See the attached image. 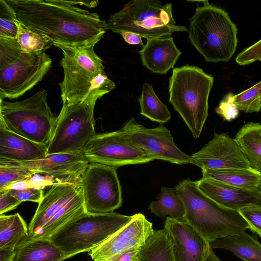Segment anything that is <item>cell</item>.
<instances>
[{"label": "cell", "instance_id": "ba28073f", "mask_svg": "<svg viewBox=\"0 0 261 261\" xmlns=\"http://www.w3.org/2000/svg\"><path fill=\"white\" fill-rule=\"evenodd\" d=\"M172 7L171 3L162 5L159 0H132L110 16L108 28L114 33H132L146 39L188 31L186 27L176 25Z\"/></svg>", "mask_w": 261, "mask_h": 261}, {"label": "cell", "instance_id": "7c38bea8", "mask_svg": "<svg viewBox=\"0 0 261 261\" xmlns=\"http://www.w3.org/2000/svg\"><path fill=\"white\" fill-rule=\"evenodd\" d=\"M118 167L89 163L81 176L86 212L100 214L119 208L122 190L117 173Z\"/></svg>", "mask_w": 261, "mask_h": 261}, {"label": "cell", "instance_id": "f35d334b", "mask_svg": "<svg viewBox=\"0 0 261 261\" xmlns=\"http://www.w3.org/2000/svg\"><path fill=\"white\" fill-rule=\"evenodd\" d=\"M30 188H37L42 189L46 186L52 185L55 180L49 176H43L38 173H35L30 178L27 179Z\"/></svg>", "mask_w": 261, "mask_h": 261}, {"label": "cell", "instance_id": "cb8c5ba5", "mask_svg": "<svg viewBox=\"0 0 261 261\" xmlns=\"http://www.w3.org/2000/svg\"><path fill=\"white\" fill-rule=\"evenodd\" d=\"M235 140L250 167L261 174V124L246 123L237 133Z\"/></svg>", "mask_w": 261, "mask_h": 261}, {"label": "cell", "instance_id": "83f0119b", "mask_svg": "<svg viewBox=\"0 0 261 261\" xmlns=\"http://www.w3.org/2000/svg\"><path fill=\"white\" fill-rule=\"evenodd\" d=\"M149 208L151 213L162 218L169 215L172 218L181 219L186 214L184 202L175 188L165 187L161 189L157 200L152 201Z\"/></svg>", "mask_w": 261, "mask_h": 261}, {"label": "cell", "instance_id": "3957f363", "mask_svg": "<svg viewBox=\"0 0 261 261\" xmlns=\"http://www.w3.org/2000/svg\"><path fill=\"white\" fill-rule=\"evenodd\" d=\"M60 48V62L64 71L59 83L62 102L74 103L83 100L93 90L107 94L115 88V83L104 71L103 61L94 51L95 44L75 47L54 44Z\"/></svg>", "mask_w": 261, "mask_h": 261}, {"label": "cell", "instance_id": "e0dca14e", "mask_svg": "<svg viewBox=\"0 0 261 261\" xmlns=\"http://www.w3.org/2000/svg\"><path fill=\"white\" fill-rule=\"evenodd\" d=\"M0 163L24 167L35 173L47 175L57 181L81 179L89 162L81 152L54 153L30 162Z\"/></svg>", "mask_w": 261, "mask_h": 261}, {"label": "cell", "instance_id": "7bdbcfd3", "mask_svg": "<svg viewBox=\"0 0 261 261\" xmlns=\"http://www.w3.org/2000/svg\"><path fill=\"white\" fill-rule=\"evenodd\" d=\"M15 249L11 247L0 248V261H13Z\"/></svg>", "mask_w": 261, "mask_h": 261}, {"label": "cell", "instance_id": "4316f807", "mask_svg": "<svg viewBox=\"0 0 261 261\" xmlns=\"http://www.w3.org/2000/svg\"><path fill=\"white\" fill-rule=\"evenodd\" d=\"M28 233L27 224L19 213L0 215V248H16Z\"/></svg>", "mask_w": 261, "mask_h": 261}, {"label": "cell", "instance_id": "44dd1931", "mask_svg": "<svg viewBox=\"0 0 261 261\" xmlns=\"http://www.w3.org/2000/svg\"><path fill=\"white\" fill-rule=\"evenodd\" d=\"M139 54L145 67L153 73L163 74L173 68L181 52L170 36L147 39Z\"/></svg>", "mask_w": 261, "mask_h": 261}, {"label": "cell", "instance_id": "f1b7e54d", "mask_svg": "<svg viewBox=\"0 0 261 261\" xmlns=\"http://www.w3.org/2000/svg\"><path fill=\"white\" fill-rule=\"evenodd\" d=\"M138 100L140 114L150 120L163 124L171 119V114L166 105L159 99L150 84H143L141 95Z\"/></svg>", "mask_w": 261, "mask_h": 261}, {"label": "cell", "instance_id": "603a6c76", "mask_svg": "<svg viewBox=\"0 0 261 261\" xmlns=\"http://www.w3.org/2000/svg\"><path fill=\"white\" fill-rule=\"evenodd\" d=\"M63 251L50 239H25L15 249L13 261H63Z\"/></svg>", "mask_w": 261, "mask_h": 261}, {"label": "cell", "instance_id": "9a60e30c", "mask_svg": "<svg viewBox=\"0 0 261 261\" xmlns=\"http://www.w3.org/2000/svg\"><path fill=\"white\" fill-rule=\"evenodd\" d=\"M191 157V164L202 170L251 169L235 139L226 133H215L213 138Z\"/></svg>", "mask_w": 261, "mask_h": 261}, {"label": "cell", "instance_id": "6da1fadb", "mask_svg": "<svg viewBox=\"0 0 261 261\" xmlns=\"http://www.w3.org/2000/svg\"><path fill=\"white\" fill-rule=\"evenodd\" d=\"M19 21L50 37L54 44L83 47L96 44L108 28L97 13L53 0H6Z\"/></svg>", "mask_w": 261, "mask_h": 261}, {"label": "cell", "instance_id": "ac0fdd59", "mask_svg": "<svg viewBox=\"0 0 261 261\" xmlns=\"http://www.w3.org/2000/svg\"><path fill=\"white\" fill-rule=\"evenodd\" d=\"M195 181L202 193L226 208L239 211L247 206L261 205V190L258 187H239L204 177Z\"/></svg>", "mask_w": 261, "mask_h": 261}, {"label": "cell", "instance_id": "484cf974", "mask_svg": "<svg viewBox=\"0 0 261 261\" xmlns=\"http://www.w3.org/2000/svg\"><path fill=\"white\" fill-rule=\"evenodd\" d=\"M202 177L243 188L258 187L260 177V174L252 168L202 170Z\"/></svg>", "mask_w": 261, "mask_h": 261}, {"label": "cell", "instance_id": "8d00e7d4", "mask_svg": "<svg viewBox=\"0 0 261 261\" xmlns=\"http://www.w3.org/2000/svg\"><path fill=\"white\" fill-rule=\"evenodd\" d=\"M9 191L13 196L22 202L31 201L39 203L44 196L43 190L37 188H27L20 190L10 189Z\"/></svg>", "mask_w": 261, "mask_h": 261}, {"label": "cell", "instance_id": "d4e9b609", "mask_svg": "<svg viewBox=\"0 0 261 261\" xmlns=\"http://www.w3.org/2000/svg\"><path fill=\"white\" fill-rule=\"evenodd\" d=\"M137 261H176L172 242L166 230H154L140 248Z\"/></svg>", "mask_w": 261, "mask_h": 261}, {"label": "cell", "instance_id": "ab89813d", "mask_svg": "<svg viewBox=\"0 0 261 261\" xmlns=\"http://www.w3.org/2000/svg\"><path fill=\"white\" fill-rule=\"evenodd\" d=\"M140 248L126 251L115 255L106 261H137Z\"/></svg>", "mask_w": 261, "mask_h": 261}, {"label": "cell", "instance_id": "5bb4252c", "mask_svg": "<svg viewBox=\"0 0 261 261\" xmlns=\"http://www.w3.org/2000/svg\"><path fill=\"white\" fill-rule=\"evenodd\" d=\"M120 129L136 146L146 152L153 160H161L178 165L191 164V155L177 147L170 130L163 124L149 128L131 118Z\"/></svg>", "mask_w": 261, "mask_h": 261}, {"label": "cell", "instance_id": "e575fe53", "mask_svg": "<svg viewBox=\"0 0 261 261\" xmlns=\"http://www.w3.org/2000/svg\"><path fill=\"white\" fill-rule=\"evenodd\" d=\"M234 94L228 93L220 101L219 106L216 108V112L220 115L224 120L231 121L237 117L239 109L232 101Z\"/></svg>", "mask_w": 261, "mask_h": 261}, {"label": "cell", "instance_id": "8992f818", "mask_svg": "<svg viewBox=\"0 0 261 261\" xmlns=\"http://www.w3.org/2000/svg\"><path fill=\"white\" fill-rule=\"evenodd\" d=\"M214 79L197 66L175 68L169 78V101L194 138L200 136L208 116V99Z\"/></svg>", "mask_w": 261, "mask_h": 261}, {"label": "cell", "instance_id": "d590c367", "mask_svg": "<svg viewBox=\"0 0 261 261\" xmlns=\"http://www.w3.org/2000/svg\"><path fill=\"white\" fill-rule=\"evenodd\" d=\"M256 61H261V39L244 49L236 58V62L240 65H248Z\"/></svg>", "mask_w": 261, "mask_h": 261}, {"label": "cell", "instance_id": "d6986e66", "mask_svg": "<svg viewBox=\"0 0 261 261\" xmlns=\"http://www.w3.org/2000/svg\"><path fill=\"white\" fill-rule=\"evenodd\" d=\"M164 228L170 237L176 261H204L209 243L182 219L167 217Z\"/></svg>", "mask_w": 261, "mask_h": 261}, {"label": "cell", "instance_id": "7402d4cb", "mask_svg": "<svg viewBox=\"0 0 261 261\" xmlns=\"http://www.w3.org/2000/svg\"><path fill=\"white\" fill-rule=\"evenodd\" d=\"M211 248L228 250L244 261H261V244L246 232L226 236L209 243Z\"/></svg>", "mask_w": 261, "mask_h": 261}, {"label": "cell", "instance_id": "4fadbf2b", "mask_svg": "<svg viewBox=\"0 0 261 261\" xmlns=\"http://www.w3.org/2000/svg\"><path fill=\"white\" fill-rule=\"evenodd\" d=\"M82 152L89 163L117 167L153 161L121 129L96 134L86 144Z\"/></svg>", "mask_w": 261, "mask_h": 261}, {"label": "cell", "instance_id": "f6af8a7d", "mask_svg": "<svg viewBox=\"0 0 261 261\" xmlns=\"http://www.w3.org/2000/svg\"><path fill=\"white\" fill-rule=\"evenodd\" d=\"M258 188L261 190V174H260V180H259V184L258 185Z\"/></svg>", "mask_w": 261, "mask_h": 261}, {"label": "cell", "instance_id": "277c9868", "mask_svg": "<svg viewBox=\"0 0 261 261\" xmlns=\"http://www.w3.org/2000/svg\"><path fill=\"white\" fill-rule=\"evenodd\" d=\"M202 2L189 19L190 41L206 62H228L237 47V27L226 11Z\"/></svg>", "mask_w": 261, "mask_h": 261}, {"label": "cell", "instance_id": "30bf717a", "mask_svg": "<svg viewBox=\"0 0 261 261\" xmlns=\"http://www.w3.org/2000/svg\"><path fill=\"white\" fill-rule=\"evenodd\" d=\"M105 94L93 90L80 102H63L47 146V155L82 152L87 142L96 135L95 106L96 101Z\"/></svg>", "mask_w": 261, "mask_h": 261}, {"label": "cell", "instance_id": "f546056e", "mask_svg": "<svg viewBox=\"0 0 261 261\" xmlns=\"http://www.w3.org/2000/svg\"><path fill=\"white\" fill-rule=\"evenodd\" d=\"M17 40L22 49L30 54L39 55L54 44L48 36L32 30L19 22Z\"/></svg>", "mask_w": 261, "mask_h": 261}, {"label": "cell", "instance_id": "9c48e42d", "mask_svg": "<svg viewBox=\"0 0 261 261\" xmlns=\"http://www.w3.org/2000/svg\"><path fill=\"white\" fill-rule=\"evenodd\" d=\"M57 119L44 89L20 101L0 99V122L8 130L36 143L48 146Z\"/></svg>", "mask_w": 261, "mask_h": 261}, {"label": "cell", "instance_id": "2e32d148", "mask_svg": "<svg viewBox=\"0 0 261 261\" xmlns=\"http://www.w3.org/2000/svg\"><path fill=\"white\" fill-rule=\"evenodd\" d=\"M152 224L141 213L132 219L101 244L89 252L94 261H106L126 251L140 248L154 232Z\"/></svg>", "mask_w": 261, "mask_h": 261}, {"label": "cell", "instance_id": "ee69618b", "mask_svg": "<svg viewBox=\"0 0 261 261\" xmlns=\"http://www.w3.org/2000/svg\"><path fill=\"white\" fill-rule=\"evenodd\" d=\"M204 261H221L215 254L210 245L207 247Z\"/></svg>", "mask_w": 261, "mask_h": 261}, {"label": "cell", "instance_id": "4dcf8cb0", "mask_svg": "<svg viewBox=\"0 0 261 261\" xmlns=\"http://www.w3.org/2000/svg\"><path fill=\"white\" fill-rule=\"evenodd\" d=\"M233 103L245 113L258 112L261 110V81L251 88L237 94Z\"/></svg>", "mask_w": 261, "mask_h": 261}, {"label": "cell", "instance_id": "ffe728a7", "mask_svg": "<svg viewBox=\"0 0 261 261\" xmlns=\"http://www.w3.org/2000/svg\"><path fill=\"white\" fill-rule=\"evenodd\" d=\"M47 145L32 141L8 130L0 122V162H25L44 158Z\"/></svg>", "mask_w": 261, "mask_h": 261}, {"label": "cell", "instance_id": "b9f144b4", "mask_svg": "<svg viewBox=\"0 0 261 261\" xmlns=\"http://www.w3.org/2000/svg\"><path fill=\"white\" fill-rule=\"evenodd\" d=\"M120 34L122 36L124 41L129 44H140L142 47L144 46L142 40V37L137 34L127 32H122Z\"/></svg>", "mask_w": 261, "mask_h": 261}, {"label": "cell", "instance_id": "836d02e7", "mask_svg": "<svg viewBox=\"0 0 261 261\" xmlns=\"http://www.w3.org/2000/svg\"><path fill=\"white\" fill-rule=\"evenodd\" d=\"M249 229L261 237V205L247 206L239 211Z\"/></svg>", "mask_w": 261, "mask_h": 261}, {"label": "cell", "instance_id": "d6a6232c", "mask_svg": "<svg viewBox=\"0 0 261 261\" xmlns=\"http://www.w3.org/2000/svg\"><path fill=\"white\" fill-rule=\"evenodd\" d=\"M35 173L24 167L0 163V191L12 184L30 178Z\"/></svg>", "mask_w": 261, "mask_h": 261}, {"label": "cell", "instance_id": "74e56055", "mask_svg": "<svg viewBox=\"0 0 261 261\" xmlns=\"http://www.w3.org/2000/svg\"><path fill=\"white\" fill-rule=\"evenodd\" d=\"M21 203L9 190L0 191V215L16 208Z\"/></svg>", "mask_w": 261, "mask_h": 261}, {"label": "cell", "instance_id": "5b68a950", "mask_svg": "<svg viewBox=\"0 0 261 261\" xmlns=\"http://www.w3.org/2000/svg\"><path fill=\"white\" fill-rule=\"evenodd\" d=\"M86 213L81 178L55 181L38 204L29 225L27 239H50Z\"/></svg>", "mask_w": 261, "mask_h": 261}, {"label": "cell", "instance_id": "8fae6325", "mask_svg": "<svg viewBox=\"0 0 261 261\" xmlns=\"http://www.w3.org/2000/svg\"><path fill=\"white\" fill-rule=\"evenodd\" d=\"M133 216L115 212L95 214L86 213L67 224L50 238L66 258L90 252L128 223Z\"/></svg>", "mask_w": 261, "mask_h": 261}, {"label": "cell", "instance_id": "1f68e13d", "mask_svg": "<svg viewBox=\"0 0 261 261\" xmlns=\"http://www.w3.org/2000/svg\"><path fill=\"white\" fill-rule=\"evenodd\" d=\"M19 21L6 0H0V37L17 39Z\"/></svg>", "mask_w": 261, "mask_h": 261}, {"label": "cell", "instance_id": "60d3db41", "mask_svg": "<svg viewBox=\"0 0 261 261\" xmlns=\"http://www.w3.org/2000/svg\"><path fill=\"white\" fill-rule=\"evenodd\" d=\"M54 2L70 6H75V5H84L90 8H94L97 6L99 2L97 1H64V0H53Z\"/></svg>", "mask_w": 261, "mask_h": 261}, {"label": "cell", "instance_id": "7a4b0ae2", "mask_svg": "<svg viewBox=\"0 0 261 261\" xmlns=\"http://www.w3.org/2000/svg\"><path fill=\"white\" fill-rule=\"evenodd\" d=\"M175 189L184 202L186 214L181 218L209 243L226 236L246 232L249 225L239 211L223 207L187 178Z\"/></svg>", "mask_w": 261, "mask_h": 261}, {"label": "cell", "instance_id": "52a82bcc", "mask_svg": "<svg viewBox=\"0 0 261 261\" xmlns=\"http://www.w3.org/2000/svg\"><path fill=\"white\" fill-rule=\"evenodd\" d=\"M51 63L45 53L24 51L17 39L0 37V99L23 95L42 80Z\"/></svg>", "mask_w": 261, "mask_h": 261}]
</instances>
